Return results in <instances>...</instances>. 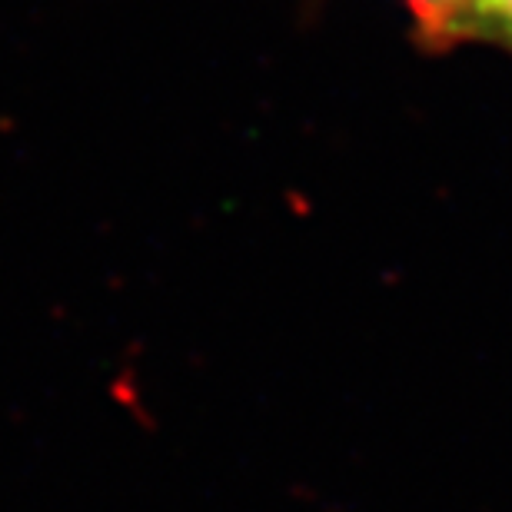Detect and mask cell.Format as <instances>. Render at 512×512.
I'll list each match as a JSON object with an SVG mask.
<instances>
[{"mask_svg": "<svg viewBox=\"0 0 512 512\" xmlns=\"http://www.w3.org/2000/svg\"><path fill=\"white\" fill-rule=\"evenodd\" d=\"M416 30L433 47L493 44V0H403Z\"/></svg>", "mask_w": 512, "mask_h": 512, "instance_id": "cell-1", "label": "cell"}, {"mask_svg": "<svg viewBox=\"0 0 512 512\" xmlns=\"http://www.w3.org/2000/svg\"><path fill=\"white\" fill-rule=\"evenodd\" d=\"M493 44H499V17H496V0H493Z\"/></svg>", "mask_w": 512, "mask_h": 512, "instance_id": "cell-2", "label": "cell"}]
</instances>
